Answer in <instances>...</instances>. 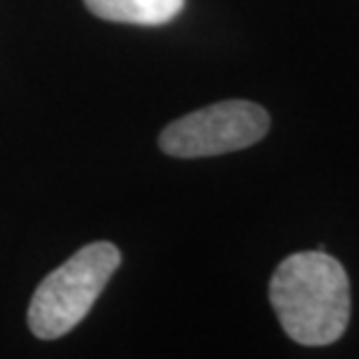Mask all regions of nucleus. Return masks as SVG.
Segmentation results:
<instances>
[{"instance_id": "obj_1", "label": "nucleus", "mask_w": 359, "mask_h": 359, "mask_svg": "<svg viewBox=\"0 0 359 359\" xmlns=\"http://www.w3.org/2000/svg\"><path fill=\"white\" fill-rule=\"evenodd\" d=\"M269 299L283 332L301 346H332L348 329V273L320 250L287 257L273 273Z\"/></svg>"}, {"instance_id": "obj_2", "label": "nucleus", "mask_w": 359, "mask_h": 359, "mask_svg": "<svg viewBox=\"0 0 359 359\" xmlns=\"http://www.w3.org/2000/svg\"><path fill=\"white\" fill-rule=\"evenodd\" d=\"M119 264V250L107 241L77 250L35 290L28 308L31 332L45 341L61 339L63 334L73 332L87 318Z\"/></svg>"}, {"instance_id": "obj_3", "label": "nucleus", "mask_w": 359, "mask_h": 359, "mask_svg": "<svg viewBox=\"0 0 359 359\" xmlns=\"http://www.w3.org/2000/svg\"><path fill=\"white\" fill-rule=\"evenodd\" d=\"M271 117L250 100H222L201 107L163 128L159 147L177 159H198L252 147L269 133Z\"/></svg>"}, {"instance_id": "obj_4", "label": "nucleus", "mask_w": 359, "mask_h": 359, "mask_svg": "<svg viewBox=\"0 0 359 359\" xmlns=\"http://www.w3.org/2000/svg\"><path fill=\"white\" fill-rule=\"evenodd\" d=\"M187 0H84L98 19L133 26H163L184 10Z\"/></svg>"}]
</instances>
